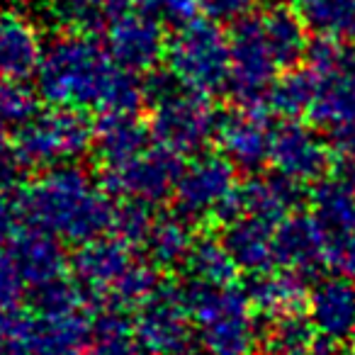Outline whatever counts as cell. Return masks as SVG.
<instances>
[{"mask_svg": "<svg viewBox=\"0 0 355 355\" xmlns=\"http://www.w3.org/2000/svg\"><path fill=\"white\" fill-rule=\"evenodd\" d=\"M40 90L59 107H100L105 112H137L146 85L112 59L107 46L88 35L69 32L51 42L37 69Z\"/></svg>", "mask_w": 355, "mask_h": 355, "instance_id": "cell-1", "label": "cell"}, {"mask_svg": "<svg viewBox=\"0 0 355 355\" xmlns=\"http://www.w3.org/2000/svg\"><path fill=\"white\" fill-rule=\"evenodd\" d=\"M22 212L32 227L56 239L88 243L112 229L114 212L107 190L95 185L78 166L46 168L44 175L22 193Z\"/></svg>", "mask_w": 355, "mask_h": 355, "instance_id": "cell-2", "label": "cell"}, {"mask_svg": "<svg viewBox=\"0 0 355 355\" xmlns=\"http://www.w3.org/2000/svg\"><path fill=\"white\" fill-rule=\"evenodd\" d=\"M73 275L78 287L93 300L110 304L119 311L122 306H141L158 290V266L141 261L134 246L122 239H95L88 241L73 258Z\"/></svg>", "mask_w": 355, "mask_h": 355, "instance_id": "cell-3", "label": "cell"}, {"mask_svg": "<svg viewBox=\"0 0 355 355\" xmlns=\"http://www.w3.org/2000/svg\"><path fill=\"white\" fill-rule=\"evenodd\" d=\"M146 98L153 100L151 137L173 153H195L219 132V114L209 95L180 85L173 73L153 76L146 83Z\"/></svg>", "mask_w": 355, "mask_h": 355, "instance_id": "cell-4", "label": "cell"}, {"mask_svg": "<svg viewBox=\"0 0 355 355\" xmlns=\"http://www.w3.org/2000/svg\"><path fill=\"white\" fill-rule=\"evenodd\" d=\"M185 295L198 338L209 355H251L253 304L246 292L234 285H190Z\"/></svg>", "mask_w": 355, "mask_h": 355, "instance_id": "cell-5", "label": "cell"}, {"mask_svg": "<svg viewBox=\"0 0 355 355\" xmlns=\"http://www.w3.org/2000/svg\"><path fill=\"white\" fill-rule=\"evenodd\" d=\"M93 141L95 127L83 110L54 105L20 124L12 156L25 168H54L78 158Z\"/></svg>", "mask_w": 355, "mask_h": 355, "instance_id": "cell-6", "label": "cell"}, {"mask_svg": "<svg viewBox=\"0 0 355 355\" xmlns=\"http://www.w3.org/2000/svg\"><path fill=\"white\" fill-rule=\"evenodd\" d=\"M168 71L180 85L198 93H217L232 76V49L224 32L212 20H193L178 27L166 49Z\"/></svg>", "mask_w": 355, "mask_h": 355, "instance_id": "cell-7", "label": "cell"}, {"mask_svg": "<svg viewBox=\"0 0 355 355\" xmlns=\"http://www.w3.org/2000/svg\"><path fill=\"white\" fill-rule=\"evenodd\" d=\"M134 338L148 355H188L195 338L188 295L175 287H158L141 304Z\"/></svg>", "mask_w": 355, "mask_h": 355, "instance_id": "cell-8", "label": "cell"}, {"mask_svg": "<svg viewBox=\"0 0 355 355\" xmlns=\"http://www.w3.org/2000/svg\"><path fill=\"white\" fill-rule=\"evenodd\" d=\"M229 49H232L229 85H232L234 95L241 105H258L266 90L270 93L272 76L280 69L270 44H268L263 17L251 12L243 20L234 22Z\"/></svg>", "mask_w": 355, "mask_h": 355, "instance_id": "cell-9", "label": "cell"}, {"mask_svg": "<svg viewBox=\"0 0 355 355\" xmlns=\"http://www.w3.org/2000/svg\"><path fill=\"white\" fill-rule=\"evenodd\" d=\"M180 171L183 166L178 161V153L158 144L129 161L105 166L103 188L110 195H119L134 202H158L168 193H175Z\"/></svg>", "mask_w": 355, "mask_h": 355, "instance_id": "cell-10", "label": "cell"}, {"mask_svg": "<svg viewBox=\"0 0 355 355\" xmlns=\"http://www.w3.org/2000/svg\"><path fill=\"white\" fill-rule=\"evenodd\" d=\"M234 163L227 156L205 153L183 166L175 183L178 209L185 219L214 217L239 195Z\"/></svg>", "mask_w": 355, "mask_h": 355, "instance_id": "cell-11", "label": "cell"}, {"mask_svg": "<svg viewBox=\"0 0 355 355\" xmlns=\"http://www.w3.org/2000/svg\"><path fill=\"white\" fill-rule=\"evenodd\" d=\"M107 49L122 69L148 71L166 56L163 22L144 10H129L112 17L107 30Z\"/></svg>", "mask_w": 355, "mask_h": 355, "instance_id": "cell-12", "label": "cell"}, {"mask_svg": "<svg viewBox=\"0 0 355 355\" xmlns=\"http://www.w3.org/2000/svg\"><path fill=\"white\" fill-rule=\"evenodd\" d=\"M217 137L224 156L236 168L256 171L270 158L272 132L268 129L266 112L258 105H241L236 112L219 119Z\"/></svg>", "mask_w": 355, "mask_h": 355, "instance_id": "cell-13", "label": "cell"}, {"mask_svg": "<svg viewBox=\"0 0 355 355\" xmlns=\"http://www.w3.org/2000/svg\"><path fill=\"white\" fill-rule=\"evenodd\" d=\"M10 256L25 282L35 290L64 277L66 253L56 236L46 234L44 229L32 227L17 234L10 241Z\"/></svg>", "mask_w": 355, "mask_h": 355, "instance_id": "cell-14", "label": "cell"}, {"mask_svg": "<svg viewBox=\"0 0 355 355\" xmlns=\"http://www.w3.org/2000/svg\"><path fill=\"white\" fill-rule=\"evenodd\" d=\"M40 35L25 17L0 15V80H25L42 64Z\"/></svg>", "mask_w": 355, "mask_h": 355, "instance_id": "cell-15", "label": "cell"}, {"mask_svg": "<svg viewBox=\"0 0 355 355\" xmlns=\"http://www.w3.org/2000/svg\"><path fill=\"white\" fill-rule=\"evenodd\" d=\"M222 241L232 253L236 268L253 272V275L266 272L275 261V229H272V222H266L261 217L246 214V217L234 219L232 224H227Z\"/></svg>", "mask_w": 355, "mask_h": 355, "instance_id": "cell-16", "label": "cell"}, {"mask_svg": "<svg viewBox=\"0 0 355 355\" xmlns=\"http://www.w3.org/2000/svg\"><path fill=\"white\" fill-rule=\"evenodd\" d=\"M270 161L280 168L282 175L292 180L314 178L324 168V148L306 129L297 124H282L272 132Z\"/></svg>", "mask_w": 355, "mask_h": 355, "instance_id": "cell-17", "label": "cell"}, {"mask_svg": "<svg viewBox=\"0 0 355 355\" xmlns=\"http://www.w3.org/2000/svg\"><path fill=\"white\" fill-rule=\"evenodd\" d=\"M148 134L137 117V112H105V117L95 127V144L105 166L122 163L146 151Z\"/></svg>", "mask_w": 355, "mask_h": 355, "instance_id": "cell-18", "label": "cell"}, {"mask_svg": "<svg viewBox=\"0 0 355 355\" xmlns=\"http://www.w3.org/2000/svg\"><path fill=\"white\" fill-rule=\"evenodd\" d=\"M193 243L195 236L190 232L188 219L180 214H158V217H153V224L146 234L144 251L153 266L166 268L185 263Z\"/></svg>", "mask_w": 355, "mask_h": 355, "instance_id": "cell-19", "label": "cell"}, {"mask_svg": "<svg viewBox=\"0 0 355 355\" xmlns=\"http://www.w3.org/2000/svg\"><path fill=\"white\" fill-rule=\"evenodd\" d=\"M183 266L193 285L227 287L232 285L234 275H236V263H234L232 253L227 251L224 241H217L212 236L195 239Z\"/></svg>", "mask_w": 355, "mask_h": 355, "instance_id": "cell-20", "label": "cell"}, {"mask_svg": "<svg viewBox=\"0 0 355 355\" xmlns=\"http://www.w3.org/2000/svg\"><path fill=\"white\" fill-rule=\"evenodd\" d=\"M243 195V212L261 217L266 222H280L297 202L295 180L287 175L280 178H253L246 188H241Z\"/></svg>", "mask_w": 355, "mask_h": 355, "instance_id": "cell-21", "label": "cell"}, {"mask_svg": "<svg viewBox=\"0 0 355 355\" xmlns=\"http://www.w3.org/2000/svg\"><path fill=\"white\" fill-rule=\"evenodd\" d=\"M319 258V234L309 222L290 219L275 229V263L292 268V270H306Z\"/></svg>", "mask_w": 355, "mask_h": 355, "instance_id": "cell-22", "label": "cell"}, {"mask_svg": "<svg viewBox=\"0 0 355 355\" xmlns=\"http://www.w3.org/2000/svg\"><path fill=\"white\" fill-rule=\"evenodd\" d=\"M261 17L268 44H270L277 64L292 66L304 51V20L282 6L263 12Z\"/></svg>", "mask_w": 355, "mask_h": 355, "instance_id": "cell-23", "label": "cell"}, {"mask_svg": "<svg viewBox=\"0 0 355 355\" xmlns=\"http://www.w3.org/2000/svg\"><path fill=\"white\" fill-rule=\"evenodd\" d=\"M248 300H251L253 309L263 311L270 319H280V316L295 314L297 304H300L302 290L292 277L285 275H268V272H258L253 282L246 290Z\"/></svg>", "mask_w": 355, "mask_h": 355, "instance_id": "cell-24", "label": "cell"}, {"mask_svg": "<svg viewBox=\"0 0 355 355\" xmlns=\"http://www.w3.org/2000/svg\"><path fill=\"white\" fill-rule=\"evenodd\" d=\"M304 25L324 35H340L355 25V0H300Z\"/></svg>", "mask_w": 355, "mask_h": 355, "instance_id": "cell-25", "label": "cell"}, {"mask_svg": "<svg viewBox=\"0 0 355 355\" xmlns=\"http://www.w3.org/2000/svg\"><path fill=\"white\" fill-rule=\"evenodd\" d=\"M90 355H146V350L134 338V329H129L127 321L112 309L95 321Z\"/></svg>", "mask_w": 355, "mask_h": 355, "instance_id": "cell-26", "label": "cell"}, {"mask_svg": "<svg viewBox=\"0 0 355 355\" xmlns=\"http://www.w3.org/2000/svg\"><path fill=\"white\" fill-rule=\"evenodd\" d=\"M51 15L73 35H88L110 17L105 0H51Z\"/></svg>", "mask_w": 355, "mask_h": 355, "instance_id": "cell-27", "label": "cell"}, {"mask_svg": "<svg viewBox=\"0 0 355 355\" xmlns=\"http://www.w3.org/2000/svg\"><path fill=\"white\" fill-rule=\"evenodd\" d=\"M350 292L343 285H321L314 295V319L329 334H340L350 319Z\"/></svg>", "mask_w": 355, "mask_h": 355, "instance_id": "cell-28", "label": "cell"}, {"mask_svg": "<svg viewBox=\"0 0 355 355\" xmlns=\"http://www.w3.org/2000/svg\"><path fill=\"white\" fill-rule=\"evenodd\" d=\"M35 321L20 309L0 311V355H35Z\"/></svg>", "mask_w": 355, "mask_h": 355, "instance_id": "cell-29", "label": "cell"}, {"mask_svg": "<svg viewBox=\"0 0 355 355\" xmlns=\"http://www.w3.org/2000/svg\"><path fill=\"white\" fill-rule=\"evenodd\" d=\"M314 85H311L306 73H287L282 80H277L270 88L268 98H270L272 110L282 114H297L300 110H304V105H309L314 100Z\"/></svg>", "mask_w": 355, "mask_h": 355, "instance_id": "cell-30", "label": "cell"}, {"mask_svg": "<svg viewBox=\"0 0 355 355\" xmlns=\"http://www.w3.org/2000/svg\"><path fill=\"white\" fill-rule=\"evenodd\" d=\"M266 345L272 355H302L309 345V334L295 314L272 319V329L268 331Z\"/></svg>", "mask_w": 355, "mask_h": 355, "instance_id": "cell-31", "label": "cell"}, {"mask_svg": "<svg viewBox=\"0 0 355 355\" xmlns=\"http://www.w3.org/2000/svg\"><path fill=\"white\" fill-rule=\"evenodd\" d=\"M37 114L35 95L17 80H0V122L25 124Z\"/></svg>", "mask_w": 355, "mask_h": 355, "instance_id": "cell-32", "label": "cell"}, {"mask_svg": "<svg viewBox=\"0 0 355 355\" xmlns=\"http://www.w3.org/2000/svg\"><path fill=\"white\" fill-rule=\"evenodd\" d=\"M151 224H153V214L146 209V205L129 200L122 209H117V212H114L112 229H114V234L122 239V241L132 243V246H137V243H141V246H144Z\"/></svg>", "mask_w": 355, "mask_h": 355, "instance_id": "cell-33", "label": "cell"}, {"mask_svg": "<svg viewBox=\"0 0 355 355\" xmlns=\"http://www.w3.org/2000/svg\"><path fill=\"white\" fill-rule=\"evenodd\" d=\"M139 10L148 12L163 25L183 27L195 20L198 0H139Z\"/></svg>", "mask_w": 355, "mask_h": 355, "instance_id": "cell-34", "label": "cell"}, {"mask_svg": "<svg viewBox=\"0 0 355 355\" xmlns=\"http://www.w3.org/2000/svg\"><path fill=\"white\" fill-rule=\"evenodd\" d=\"M25 277L17 270L10 253H0V311L17 309L25 297Z\"/></svg>", "mask_w": 355, "mask_h": 355, "instance_id": "cell-35", "label": "cell"}, {"mask_svg": "<svg viewBox=\"0 0 355 355\" xmlns=\"http://www.w3.org/2000/svg\"><path fill=\"white\" fill-rule=\"evenodd\" d=\"M256 0H198V8L207 20L217 22H239L251 15Z\"/></svg>", "mask_w": 355, "mask_h": 355, "instance_id": "cell-36", "label": "cell"}, {"mask_svg": "<svg viewBox=\"0 0 355 355\" xmlns=\"http://www.w3.org/2000/svg\"><path fill=\"white\" fill-rule=\"evenodd\" d=\"M20 212L22 207H17L10 200V195H8V185L0 183V243L12 241L22 232Z\"/></svg>", "mask_w": 355, "mask_h": 355, "instance_id": "cell-37", "label": "cell"}, {"mask_svg": "<svg viewBox=\"0 0 355 355\" xmlns=\"http://www.w3.org/2000/svg\"><path fill=\"white\" fill-rule=\"evenodd\" d=\"M76 355H83V353H76ZM85 355H90V353H85Z\"/></svg>", "mask_w": 355, "mask_h": 355, "instance_id": "cell-38", "label": "cell"}, {"mask_svg": "<svg viewBox=\"0 0 355 355\" xmlns=\"http://www.w3.org/2000/svg\"><path fill=\"white\" fill-rule=\"evenodd\" d=\"M275 3H282V0H275Z\"/></svg>", "mask_w": 355, "mask_h": 355, "instance_id": "cell-39", "label": "cell"}]
</instances>
